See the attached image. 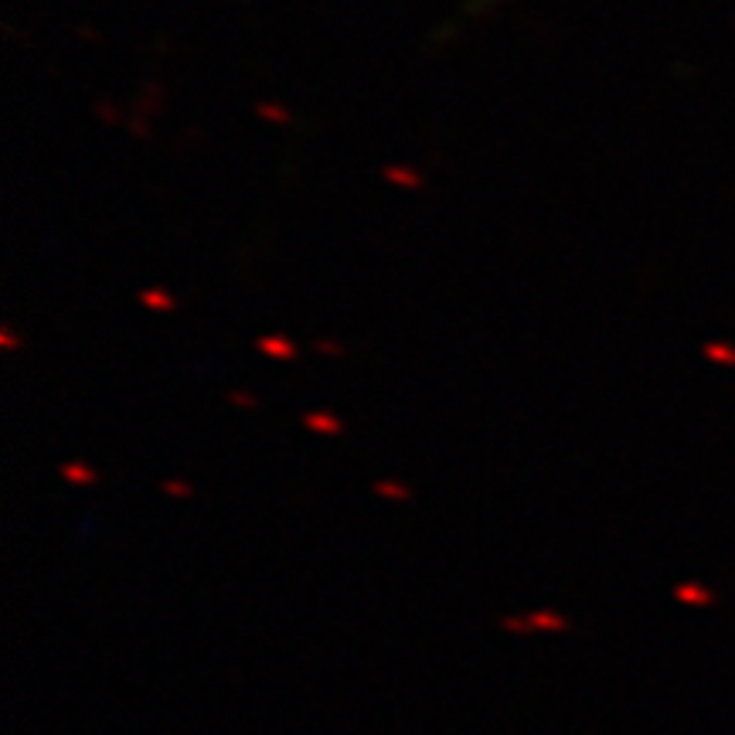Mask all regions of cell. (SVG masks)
Masks as SVG:
<instances>
[{
    "instance_id": "cell-1",
    "label": "cell",
    "mask_w": 735,
    "mask_h": 735,
    "mask_svg": "<svg viewBox=\"0 0 735 735\" xmlns=\"http://www.w3.org/2000/svg\"><path fill=\"white\" fill-rule=\"evenodd\" d=\"M143 303H147V307H170V296L150 290V293H143Z\"/></svg>"
},
{
    "instance_id": "cell-2",
    "label": "cell",
    "mask_w": 735,
    "mask_h": 735,
    "mask_svg": "<svg viewBox=\"0 0 735 735\" xmlns=\"http://www.w3.org/2000/svg\"><path fill=\"white\" fill-rule=\"evenodd\" d=\"M263 347L266 351H280V358H290V354H293V347L283 344V341H263Z\"/></svg>"
},
{
    "instance_id": "cell-3",
    "label": "cell",
    "mask_w": 735,
    "mask_h": 735,
    "mask_svg": "<svg viewBox=\"0 0 735 735\" xmlns=\"http://www.w3.org/2000/svg\"><path fill=\"white\" fill-rule=\"evenodd\" d=\"M389 177H392V181L409 185V188H416V185H419V177H416V174H398V170H389Z\"/></svg>"
}]
</instances>
